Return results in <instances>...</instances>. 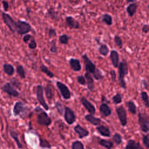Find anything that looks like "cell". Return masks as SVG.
I'll use <instances>...</instances> for the list:
<instances>
[{
    "label": "cell",
    "mask_w": 149,
    "mask_h": 149,
    "mask_svg": "<svg viewBox=\"0 0 149 149\" xmlns=\"http://www.w3.org/2000/svg\"><path fill=\"white\" fill-rule=\"evenodd\" d=\"M129 68L126 61L124 59L119 63L118 66V80L119 85L123 89L126 88V84L125 80V77L128 74Z\"/></svg>",
    "instance_id": "1"
},
{
    "label": "cell",
    "mask_w": 149,
    "mask_h": 149,
    "mask_svg": "<svg viewBox=\"0 0 149 149\" xmlns=\"http://www.w3.org/2000/svg\"><path fill=\"white\" fill-rule=\"evenodd\" d=\"M29 111V108L23 102L17 101L14 104L12 112L15 117L24 119Z\"/></svg>",
    "instance_id": "2"
},
{
    "label": "cell",
    "mask_w": 149,
    "mask_h": 149,
    "mask_svg": "<svg viewBox=\"0 0 149 149\" xmlns=\"http://www.w3.org/2000/svg\"><path fill=\"white\" fill-rule=\"evenodd\" d=\"M31 30L30 24L26 21L19 19L16 22V33L19 35H25Z\"/></svg>",
    "instance_id": "3"
},
{
    "label": "cell",
    "mask_w": 149,
    "mask_h": 149,
    "mask_svg": "<svg viewBox=\"0 0 149 149\" xmlns=\"http://www.w3.org/2000/svg\"><path fill=\"white\" fill-rule=\"evenodd\" d=\"M81 58L83 61L86 72L90 73L93 76L98 70V68H96V65L91 61L86 54L82 55Z\"/></svg>",
    "instance_id": "4"
},
{
    "label": "cell",
    "mask_w": 149,
    "mask_h": 149,
    "mask_svg": "<svg viewBox=\"0 0 149 149\" xmlns=\"http://www.w3.org/2000/svg\"><path fill=\"white\" fill-rule=\"evenodd\" d=\"M138 120L140 129L144 133L149 132V116L145 113L140 112L138 115Z\"/></svg>",
    "instance_id": "5"
},
{
    "label": "cell",
    "mask_w": 149,
    "mask_h": 149,
    "mask_svg": "<svg viewBox=\"0 0 149 149\" xmlns=\"http://www.w3.org/2000/svg\"><path fill=\"white\" fill-rule=\"evenodd\" d=\"M36 98L38 103L45 109L48 111L49 108L44 97V87L42 85L38 84L36 87Z\"/></svg>",
    "instance_id": "6"
},
{
    "label": "cell",
    "mask_w": 149,
    "mask_h": 149,
    "mask_svg": "<svg viewBox=\"0 0 149 149\" xmlns=\"http://www.w3.org/2000/svg\"><path fill=\"white\" fill-rule=\"evenodd\" d=\"M2 17L3 23L8 27L9 30L13 33H16V22L12 17V16L7 13L2 12Z\"/></svg>",
    "instance_id": "7"
},
{
    "label": "cell",
    "mask_w": 149,
    "mask_h": 149,
    "mask_svg": "<svg viewBox=\"0 0 149 149\" xmlns=\"http://www.w3.org/2000/svg\"><path fill=\"white\" fill-rule=\"evenodd\" d=\"M1 90L10 97L17 98L20 95L19 92L13 87L10 82H6L1 87Z\"/></svg>",
    "instance_id": "8"
},
{
    "label": "cell",
    "mask_w": 149,
    "mask_h": 149,
    "mask_svg": "<svg viewBox=\"0 0 149 149\" xmlns=\"http://www.w3.org/2000/svg\"><path fill=\"white\" fill-rule=\"evenodd\" d=\"M37 122L40 126H48L52 123V119L47 112L42 111L37 115Z\"/></svg>",
    "instance_id": "9"
},
{
    "label": "cell",
    "mask_w": 149,
    "mask_h": 149,
    "mask_svg": "<svg viewBox=\"0 0 149 149\" xmlns=\"http://www.w3.org/2000/svg\"><path fill=\"white\" fill-rule=\"evenodd\" d=\"M56 86L63 99L69 100L71 98V92L65 84L60 81H57L56 82Z\"/></svg>",
    "instance_id": "10"
},
{
    "label": "cell",
    "mask_w": 149,
    "mask_h": 149,
    "mask_svg": "<svg viewBox=\"0 0 149 149\" xmlns=\"http://www.w3.org/2000/svg\"><path fill=\"white\" fill-rule=\"evenodd\" d=\"M63 117L66 122L69 125L74 123L76 119V116L73 110L67 106L64 107Z\"/></svg>",
    "instance_id": "11"
},
{
    "label": "cell",
    "mask_w": 149,
    "mask_h": 149,
    "mask_svg": "<svg viewBox=\"0 0 149 149\" xmlns=\"http://www.w3.org/2000/svg\"><path fill=\"white\" fill-rule=\"evenodd\" d=\"M116 114L119 119L120 124L122 126H125L127 125V113L125 109L123 106H119L115 109Z\"/></svg>",
    "instance_id": "12"
},
{
    "label": "cell",
    "mask_w": 149,
    "mask_h": 149,
    "mask_svg": "<svg viewBox=\"0 0 149 149\" xmlns=\"http://www.w3.org/2000/svg\"><path fill=\"white\" fill-rule=\"evenodd\" d=\"M65 24L70 29H79L80 28L79 22L72 16H67L65 17Z\"/></svg>",
    "instance_id": "13"
},
{
    "label": "cell",
    "mask_w": 149,
    "mask_h": 149,
    "mask_svg": "<svg viewBox=\"0 0 149 149\" xmlns=\"http://www.w3.org/2000/svg\"><path fill=\"white\" fill-rule=\"evenodd\" d=\"M80 102L81 105L86 108V109L91 115H94L95 113V108L85 97H82L80 98Z\"/></svg>",
    "instance_id": "14"
},
{
    "label": "cell",
    "mask_w": 149,
    "mask_h": 149,
    "mask_svg": "<svg viewBox=\"0 0 149 149\" xmlns=\"http://www.w3.org/2000/svg\"><path fill=\"white\" fill-rule=\"evenodd\" d=\"M69 64L70 65V69L74 72H79L81 69V65L80 61L74 58H70L69 61Z\"/></svg>",
    "instance_id": "15"
},
{
    "label": "cell",
    "mask_w": 149,
    "mask_h": 149,
    "mask_svg": "<svg viewBox=\"0 0 149 149\" xmlns=\"http://www.w3.org/2000/svg\"><path fill=\"white\" fill-rule=\"evenodd\" d=\"M74 131L78 134L79 138L81 139L88 136L89 134V132L79 124H77L74 127Z\"/></svg>",
    "instance_id": "16"
},
{
    "label": "cell",
    "mask_w": 149,
    "mask_h": 149,
    "mask_svg": "<svg viewBox=\"0 0 149 149\" xmlns=\"http://www.w3.org/2000/svg\"><path fill=\"white\" fill-rule=\"evenodd\" d=\"M112 65L115 68H118V66L119 65V53L116 50H112L110 52L109 55Z\"/></svg>",
    "instance_id": "17"
},
{
    "label": "cell",
    "mask_w": 149,
    "mask_h": 149,
    "mask_svg": "<svg viewBox=\"0 0 149 149\" xmlns=\"http://www.w3.org/2000/svg\"><path fill=\"white\" fill-rule=\"evenodd\" d=\"M84 76L86 80V85L88 90L90 91H93L94 90V81L92 74L90 73L86 72Z\"/></svg>",
    "instance_id": "18"
},
{
    "label": "cell",
    "mask_w": 149,
    "mask_h": 149,
    "mask_svg": "<svg viewBox=\"0 0 149 149\" xmlns=\"http://www.w3.org/2000/svg\"><path fill=\"white\" fill-rule=\"evenodd\" d=\"M100 111L101 113L105 117L111 115L112 111L107 103H102L100 106Z\"/></svg>",
    "instance_id": "19"
},
{
    "label": "cell",
    "mask_w": 149,
    "mask_h": 149,
    "mask_svg": "<svg viewBox=\"0 0 149 149\" xmlns=\"http://www.w3.org/2000/svg\"><path fill=\"white\" fill-rule=\"evenodd\" d=\"M84 119L90 122L91 124L94 125V126H99L100 123L101 122V120L100 118H96L93 116V115L91 114H87L84 116Z\"/></svg>",
    "instance_id": "20"
},
{
    "label": "cell",
    "mask_w": 149,
    "mask_h": 149,
    "mask_svg": "<svg viewBox=\"0 0 149 149\" xmlns=\"http://www.w3.org/2000/svg\"><path fill=\"white\" fill-rule=\"evenodd\" d=\"M2 69H3V70L5 72V73L6 74L9 76H13L15 72L14 66L12 65H11L10 63H3V65L2 66Z\"/></svg>",
    "instance_id": "21"
},
{
    "label": "cell",
    "mask_w": 149,
    "mask_h": 149,
    "mask_svg": "<svg viewBox=\"0 0 149 149\" xmlns=\"http://www.w3.org/2000/svg\"><path fill=\"white\" fill-rule=\"evenodd\" d=\"M96 129L98 132L102 136L108 137L111 136V132L109 130V129L107 126L103 125H99L97 126Z\"/></svg>",
    "instance_id": "22"
},
{
    "label": "cell",
    "mask_w": 149,
    "mask_h": 149,
    "mask_svg": "<svg viewBox=\"0 0 149 149\" xmlns=\"http://www.w3.org/2000/svg\"><path fill=\"white\" fill-rule=\"evenodd\" d=\"M47 15L48 17H49L52 20L57 21L59 20L58 12L55 10V9L52 7H50L48 9L47 11Z\"/></svg>",
    "instance_id": "23"
},
{
    "label": "cell",
    "mask_w": 149,
    "mask_h": 149,
    "mask_svg": "<svg viewBox=\"0 0 149 149\" xmlns=\"http://www.w3.org/2000/svg\"><path fill=\"white\" fill-rule=\"evenodd\" d=\"M44 91L47 98L51 101L54 97V93L52 87L49 83H47V85L44 87Z\"/></svg>",
    "instance_id": "24"
},
{
    "label": "cell",
    "mask_w": 149,
    "mask_h": 149,
    "mask_svg": "<svg viewBox=\"0 0 149 149\" xmlns=\"http://www.w3.org/2000/svg\"><path fill=\"white\" fill-rule=\"evenodd\" d=\"M137 9V5L136 3H129L126 8V11L127 12L128 15L130 17H133L136 13Z\"/></svg>",
    "instance_id": "25"
},
{
    "label": "cell",
    "mask_w": 149,
    "mask_h": 149,
    "mask_svg": "<svg viewBox=\"0 0 149 149\" xmlns=\"http://www.w3.org/2000/svg\"><path fill=\"white\" fill-rule=\"evenodd\" d=\"M125 149H144L141 145L133 140H129Z\"/></svg>",
    "instance_id": "26"
},
{
    "label": "cell",
    "mask_w": 149,
    "mask_h": 149,
    "mask_svg": "<svg viewBox=\"0 0 149 149\" xmlns=\"http://www.w3.org/2000/svg\"><path fill=\"white\" fill-rule=\"evenodd\" d=\"M9 134H10V137L15 141L17 148H19V149H22L23 148V146H22V144L21 143V142L19 140V137H18V134L15 131H14L13 130H9Z\"/></svg>",
    "instance_id": "27"
},
{
    "label": "cell",
    "mask_w": 149,
    "mask_h": 149,
    "mask_svg": "<svg viewBox=\"0 0 149 149\" xmlns=\"http://www.w3.org/2000/svg\"><path fill=\"white\" fill-rule=\"evenodd\" d=\"M98 143L100 146L104 147L107 149H111L113 146V143L111 141L103 139H98Z\"/></svg>",
    "instance_id": "28"
},
{
    "label": "cell",
    "mask_w": 149,
    "mask_h": 149,
    "mask_svg": "<svg viewBox=\"0 0 149 149\" xmlns=\"http://www.w3.org/2000/svg\"><path fill=\"white\" fill-rule=\"evenodd\" d=\"M40 70L41 72H42L43 73L45 74L48 77L52 79L54 77V74L53 72H52L48 68L47 66H45V65L44 64H41L40 66Z\"/></svg>",
    "instance_id": "29"
},
{
    "label": "cell",
    "mask_w": 149,
    "mask_h": 149,
    "mask_svg": "<svg viewBox=\"0 0 149 149\" xmlns=\"http://www.w3.org/2000/svg\"><path fill=\"white\" fill-rule=\"evenodd\" d=\"M101 21L107 26H111L112 24V17L108 13H104L102 15Z\"/></svg>",
    "instance_id": "30"
},
{
    "label": "cell",
    "mask_w": 149,
    "mask_h": 149,
    "mask_svg": "<svg viewBox=\"0 0 149 149\" xmlns=\"http://www.w3.org/2000/svg\"><path fill=\"white\" fill-rule=\"evenodd\" d=\"M98 51L101 55L103 56H107L109 52V49L105 44L101 43L98 47Z\"/></svg>",
    "instance_id": "31"
},
{
    "label": "cell",
    "mask_w": 149,
    "mask_h": 149,
    "mask_svg": "<svg viewBox=\"0 0 149 149\" xmlns=\"http://www.w3.org/2000/svg\"><path fill=\"white\" fill-rule=\"evenodd\" d=\"M16 73L20 77L21 79H24L26 78V72L24 67L22 65H19L16 66Z\"/></svg>",
    "instance_id": "32"
},
{
    "label": "cell",
    "mask_w": 149,
    "mask_h": 149,
    "mask_svg": "<svg viewBox=\"0 0 149 149\" xmlns=\"http://www.w3.org/2000/svg\"><path fill=\"white\" fill-rule=\"evenodd\" d=\"M126 105L129 111L132 114H136L137 112L136 106L132 101H128L126 102Z\"/></svg>",
    "instance_id": "33"
},
{
    "label": "cell",
    "mask_w": 149,
    "mask_h": 149,
    "mask_svg": "<svg viewBox=\"0 0 149 149\" xmlns=\"http://www.w3.org/2000/svg\"><path fill=\"white\" fill-rule=\"evenodd\" d=\"M69 39H70V37L68 34H61V36H59L58 41L60 44L66 45L68 44Z\"/></svg>",
    "instance_id": "34"
},
{
    "label": "cell",
    "mask_w": 149,
    "mask_h": 149,
    "mask_svg": "<svg viewBox=\"0 0 149 149\" xmlns=\"http://www.w3.org/2000/svg\"><path fill=\"white\" fill-rule=\"evenodd\" d=\"M140 97L145 106L147 108H149V98L147 93L146 91H142L140 93Z\"/></svg>",
    "instance_id": "35"
},
{
    "label": "cell",
    "mask_w": 149,
    "mask_h": 149,
    "mask_svg": "<svg viewBox=\"0 0 149 149\" xmlns=\"http://www.w3.org/2000/svg\"><path fill=\"white\" fill-rule=\"evenodd\" d=\"M39 141H40V146L42 148H51V146L50 144V143H49V141L45 139H42V137H41L40 136L39 137Z\"/></svg>",
    "instance_id": "36"
},
{
    "label": "cell",
    "mask_w": 149,
    "mask_h": 149,
    "mask_svg": "<svg viewBox=\"0 0 149 149\" xmlns=\"http://www.w3.org/2000/svg\"><path fill=\"white\" fill-rule=\"evenodd\" d=\"M71 148L72 149H85L83 144L79 140H76L72 142Z\"/></svg>",
    "instance_id": "37"
},
{
    "label": "cell",
    "mask_w": 149,
    "mask_h": 149,
    "mask_svg": "<svg viewBox=\"0 0 149 149\" xmlns=\"http://www.w3.org/2000/svg\"><path fill=\"white\" fill-rule=\"evenodd\" d=\"M54 107L56 109L57 112L61 115H63V113L64 112V108H63V105L61 102H60L59 101L55 102V104H54Z\"/></svg>",
    "instance_id": "38"
},
{
    "label": "cell",
    "mask_w": 149,
    "mask_h": 149,
    "mask_svg": "<svg viewBox=\"0 0 149 149\" xmlns=\"http://www.w3.org/2000/svg\"><path fill=\"white\" fill-rule=\"evenodd\" d=\"M112 100L115 104H120L122 101V95L118 93L112 97Z\"/></svg>",
    "instance_id": "39"
},
{
    "label": "cell",
    "mask_w": 149,
    "mask_h": 149,
    "mask_svg": "<svg viewBox=\"0 0 149 149\" xmlns=\"http://www.w3.org/2000/svg\"><path fill=\"white\" fill-rule=\"evenodd\" d=\"M112 140L116 145H119L122 141V137L120 134L115 133L112 136Z\"/></svg>",
    "instance_id": "40"
},
{
    "label": "cell",
    "mask_w": 149,
    "mask_h": 149,
    "mask_svg": "<svg viewBox=\"0 0 149 149\" xmlns=\"http://www.w3.org/2000/svg\"><path fill=\"white\" fill-rule=\"evenodd\" d=\"M113 41L114 42L115 44V45L119 47V48H122L123 47V41L121 39V38L120 37V36H118V35H115L114 38H113Z\"/></svg>",
    "instance_id": "41"
},
{
    "label": "cell",
    "mask_w": 149,
    "mask_h": 149,
    "mask_svg": "<svg viewBox=\"0 0 149 149\" xmlns=\"http://www.w3.org/2000/svg\"><path fill=\"white\" fill-rule=\"evenodd\" d=\"M49 51L52 54H56L58 52V47L56 46L55 41L54 40H52V41L51 42V46H50Z\"/></svg>",
    "instance_id": "42"
},
{
    "label": "cell",
    "mask_w": 149,
    "mask_h": 149,
    "mask_svg": "<svg viewBox=\"0 0 149 149\" xmlns=\"http://www.w3.org/2000/svg\"><path fill=\"white\" fill-rule=\"evenodd\" d=\"M28 47L29 48V49H36L37 45V42L36 41V40L34 39V38L33 37L31 40H30L29 42L28 43Z\"/></svg>",
    "instance_id": "43"
},
{
    "label": "cell",
    "mask_w": 149,
    "mask_h": 149,
    "mask_svg": "<svg viewBox=\"0 0 149 149\" xmlns=\"http://www.w3.org/2000/svg\"><path fill=\"white\" fill-rule=\"evenodd\" d=\"M142 141L145 147L147 149H149V133L143 136Z\"/></svg>",
    "instance_id": "44"
},
{
    "label": "cell",
    "mask_w": 149,
    "mask_h": 149,
    "mask_svg": "<svg viewBox=\"0 0 149 149\" xmlns=\"http://www.w3.org/2000/svg\"><path fill=\"white\" fill-rule=\"evenodd\" d=\"M76 80L82 86L86 85V80L85 79V77L83 75H79L76 76Z\"/></svg>",
    "instance_id": "45"
},
{
    "label": "cell",
    "mask_w": 149,
    "mask_h": 149,
    "mask_svg": "<svg viewBox=\"0 0 149 149\" xmlns=\"http://www.w3.org/2000/svg\"><path fill=\"white\" fill-rule=\"evenodd\" d=\"M10 83L13 86V87L15 88H19L20 89V83L19 82V81L16 79L15 77H13L11 80H10Z\"/></svg>",
    "instance_id": "46"
},
{
    "label": "cell",
    "mask_w": 149,
    "mask_h": 149,
    "mask_svg": "<svg viewBox=\"0 0 149 149\" xmlns=\"http://www.w3.org/2000/svg\"><path fill=\"white\" fill-rule=\"evenodd\" d=\"M56 31L54 28H49L48 30V36L49 38L55 37L56 36Z\"/></svg>",
    "instance_id": "47"
},
{
    "label": "cell",
    "mask_w": 149,
    "mask_h": 149,
    "mask_svg": "<svg viewBox=\"0 0 149 149\" xmlns=\"http://www.w3.org/2000/svg\"><path fill=\"white\" fill-rule=\"evenodd\" d=\"M33 37L31 36V35L29 34H25L23 37V41L25 44H28L30 41V40H31V38Z\"/></svg>",
    "instance_id": "48"
},
{
    "label": "cell",
    "mask_w": 149,
    "mask_h": 149,
    "mask_svg": "<svg viewBox=\"0 0 149 149\" xmlns=\"http://www.w3.org/2000/svg\"><path fill=\"white\" fill-rule=\"evenodd\" d=\"M2 5L3 8V10L5 12H8V9H9V3L8 1H5V0H3L2 1Z\"/></svg>",
    "instance_id": "49"
},
{
    "label": "cell",
    "mask_w": 149,
    "mask_h": 149,
    "mask_svg": "<svg viewBox=\"0 0 149 149\" xmlns=\"http://www.w3.org/2000/svg\"><path fill=\"white\" fill-rule=\"evenodd\" d=\"M109 74H110V76H111V80L115 82L116 80V73L115 70H111L109 72Z\"/></svg>",
    "instance_id": "50"
},
{
    "label": "cell",
    "mask_w": 149,
    "mask_h": 149,
    "mask_svg": "<svg viewBox=\"0 0 149 149\" xmlns=\"http://www.w3.org/2000/svg\"><path fill=\"white\" fill-rule=\"evenodd\" d=\"M141 30L143 33H148L149 32V25L144 24L142 27Z\"/></svg>",
    "instance_id": "51"
},
{
    "label": "cell",
    "mask_w": 149,
    "mask_h": 149,
    "mask_svg": "<svg viewBox=\"0 0 149 149\" xmlns=\"http://www.w3.org/2000/svg\"><path fill=\"white\" fill-rule=\"evenodd\" d=\"M126 1L127 3H135V2L137 1V0H126Z\"/></svg>",
    "instance_id": "52"
},
{
    "label": "cell",
    "mask_w": 149,
    "mask_h": 149,
    "mask_svg": "<svg viewBox=\"0 0 149 149\" xmlns=\"http://www.w3.org/2000/svg\"><path fill=\"white\" fill-rule=\"evenodd\" d=\"M148 8H149V3H148Z\"/></svg>",
    "instance_id": "53"
},
{
    "label": "cell",
    "mask_w": 149,
    "mask_h": 149,
    "mask_svg": "<svg viewBox=\"0 0 149 149\" xmlns=\"http://www.w3.org/2000/svg\"><path fill=\"white\" fill-rule=\"evenodd\" d=\"M24 1L25 2H26V1H28V0H24Z\"/></svg>",
    "instance_id": "54"
},
{
    "label": "cell",
    "mask_w": 149,
    "mask_h": 149,
    "mask_svg": "<svg viewBox=\"0 0 149 149\" xmlns=\"http://www.w3.org/2000/svg\"><path fill=\"white\" fill-rule=\"evenodd\" d=\"M0 49H1V45H0Z\"/></svg>",
    "instance_id": "55"
},
{
    "label": "cell",
    "mask_w": 149,
    "mask_h": 149,
    "mask_svg": "<svg viewBox=\"0 0 149 149\" xmlns=\"http://www.w3.org/2000/svg\"><path fill=\"white\" fill-rule=\"evenodd\" d=\"M47 1H50V0H47Z\"/></svg>",
    "instance_id": "56"
}]
</instances>
